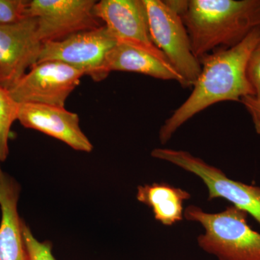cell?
<instances>
[{"label":"cell","mask_w":260,"mask_h":260,"mask_svg":"<svg viewBox=\"0 0 260 260\" xmlns=\"http://www.w3.org/2000/svg\"><path fill=\"white\" fill-rule=\"evenodd\" d=\"M259 41L260 27L235 47L218 49L200 58L201 72L192 92L160 127L161 144H166L184 123L210 106L223 102H240L242 98L254 95L246 68Z\"/></svg>","instance_id":"1"},{"label":"cell","mask_w":260,"mask_h":260,"mask_svg":"<svg viewBox=\"0 0 260 260\" xmlns=\"http://www.w3.org/2000/svg\"><path fill=\"white\" fill-rule=\"evenodd\" d=\"M200 59L235 47L260 27V0H189L180 15Z\"/></svg>","instance_id":"2"},{"label":"cell","mask_w":260,"mask_h":260,"mask_svg":"<svg viewBox=\"0 0 260 260\" xmlns=\"http://www.w3.org/2000/svg\"><path fill=\"white\" fill-rule=\"evenodd\" d=\"M248 215L233 205L215 213L193 205L184 210L186 220L205 229L198 237V245L218 260H260V234L248 223Z\"/></svg>","instance_id":"3"},{"label":"cell","mask_w":260,"mask_h":260,"mask_svg":"<svg viewBox=\"0 0 260 260\" xmlns=\"http://www.w3.org/2000/svg\"><path fill=\"white\" fill-rule=\"evenodd\" d=\"M149 32L154 45L162 51L184 80V88L193 86L201 72L194 55L182 19L167 1L143 0Z\"/></svg>","instance_id":"4"},{"label":"cell","mask_w":260,"mask_h":260,"mask_svg":"<svg viewBox=\"0 0 260 260\" xmlns=\"http://www.w3.org/2000/svg\"><path fill=\"white\" fill-rule=\"evenodd\" d=\"M151 156L198 176L208 188L209 201L217 198L227 200L233 206L251 215L260 225L259 186L233 180L223 171L184 150L155 148L151 152Z\"/></svg>","instance_id":"5"},{"label":"cell","mask_w":260,"mask_h":260,"mask_svg":"<svg viewBox=\"0 0 260 260\" xmlns=\"http://www.w3.org/2000/svg\"><path fill=\"white\" fill-rule=\"evenodd\" d=\"M116 39L105 26L74 34L59 42L43 44L38 62L60 61L83 72L95 82L109 76L104 69L106 56Z\"/></svg>","instance_id":"6"},{"label":"cell","mask_w":260,"mask_h":260,"mask_svg":"<svg viewBox=\"0 0 260 260\" xmlns=\"http://www.w3.org/2000/svg\"><path fill=\"white\" fill-rule=\"evenodd\" d=\"M94 0H32L27 16L37 20L43 44L59 42L78 32L102 26L94 13Z\"/></svg>","instance_id":"7"},{"label":"cell","mask_w":260,"mask_h":260,"mask_svg":"<svg viewBox=\"0 0 260 260\" xmlns=\"http://www.w3.org/2000/svg\"><path fill=\"white\" fill-rule=\"evenodd\" d=\"M84 75L83 72L60 61H43L34 65L8 91L18 104L64 107Z\"/></svg>","instance_id":"8"},{"label":"cell","mask_w":260,"mask_h":260,"mask_svg":"<svg viewBox=\"0 0 260 260\" xmlns=\"http://www.w3.org/2000/svg\"><path fill=\"white\" fill-rule=\"evenodd\" d=\"M43 44L35 18L0 25V86L8 90L14 86L37 64Z\"/></svg>","instance_id":"9"},{"label":"cell","mask_w":260,"mask_h":260,"mask_svg":"<svg viewBox=\"0 0 260 260\" xmlns=\"http://www.w3.org/2000/svg\"><path fill=\"white\" fill-rule=\"evenodd\" d=\"M93 11L116 42L144 49L169 63L152 42L143 0H102L96 2Z\"/></svg>","instance_id":"10"},{"label":"cell","mask_w":260,"mask_h":260,"mask_svg":"<svg viewBox=\"0 0 260 260\" xmlns=\"http://www.w3.org/2000/svg\"><path fill=\"white\" fill-rule=\"evenodd\" d=\"M18 120L24 127L56 138L74 150L87 153L93 150V145L80 128L79 116L64 107L19 104Z\"/></svg>","instance_id":"11"},{"label":"cell","mask_w":260,"mask_h":260,"mask_svg":"<svg viewBox=\"0 0 260 260\" xmlns=\"http://www.w3.org/2000/svg\"><path fill=\"white\" fill-rule=\"evenodd\" d=\"M20 186L0 166V260H29L19 216Z\"/></svg>","instance_id":"12"},{"label":"cell","mask_w":260,"mask_h":260,"mask_svg":"<svg viewBox=\"0 0 260 260\" xmlns=\"http://www.w3.org/2000/svg\"><path fill=\"white\" fill-rule=\"evenodd\" d=\"M104 69L109 75L113 71L140 73L157 79L175 80L184 86L181 75L169 63L150 51L126 43H116L107 53Z\"/></svg>","instance_id":"13"},{"label":"cell","mask_w":260,"mask_h":260,"mask_svg":"<svg viewBox=\"0 0 260 260\" xmlns=\"http://www.w3.org/2000/svg\"><path fill=\"white\" fill-rule=\"evenodd\" d=\"M190 198L187 191L165 182L139 186L137 193L138 201L149 207L155 220L167 226L183 220V205Z\"/></svg>","instance_id":"14"},{"label":"cell","mask_w":260,"mask_h":260,"mask_svg":"<svg viewBox=\"0 0 260 260\" xmlns=\"http://www.w3.org/2000/svg\"><path fill=\"white\" fill-rule=\"evenodd\" d=\"M19 104L6 89L0 86V162L9 155V138L12 125L18 120Z\"/></svg>","instance_id":"15"},{"label":"cell","mask_w":260,"mask_h":260,"mask_svg":"<svg viewBox=\"0 0 260 260\" xmlns=\"http://www.w3.org/2000/svg\"><path fill=\"white\" fill-rule=\"evenodd\" d=\"M22 230L29 260H56L52 254V244L50 242L38 241L32 235L30 228L24 221Z\"/></svg>","instance_id":"16"},{"label":"cell","mask_w":260,"mask_h":260,"mask_svg":"<svg viewBox=\"0 0 260 260\" xmlns=\"http://www.w3.org/2000/svg\"><path fill=\"white\" fill-rule=\"evenodd\" d=\"M27 0H0V25L17 23L27 18Z\"/></svg>","instance_id":"17"},{"label":"cell","mask_w":260,"mask_h":260,"mask_svg":"<svg viewBox=\"0 0 260 260\" xmlns=\"http://www.w3.org/2000/svg\"><path fill=\"white\" fill-rule=\"evenodd\" d=\"M246 75L254 90V96L260 99V41L248 61Z\"/></svg>","instance_id":"18"},{"label":"cell","mask_w":260,"mask_h":260,"mask_svg":"<svg viewBox=\"0 0 260 260\" xmlns=\"http://www.w3.org/2000/svg\"><path fill=\"white\" fill-rule=\"evenodd\" d=\"M241 103L249 113L254 123L256 133L260 135V99L254 95L242 98Z\"/></svg>","instance_id":"19"}]
</instances>
